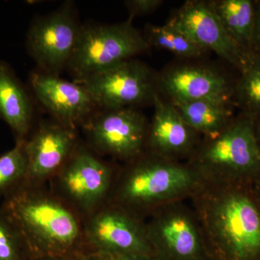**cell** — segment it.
I'll return each instance as SVG.
<instances>
[{"mask_svg": "<svg viewBox=\"0 0 260 260\" xmlns=\"http://www.w3.org/2000/svg\"><path fill=\"white\" fill-rule=\"evenodd\" d=\"M1 208L21 239L29 260L79 256L85 251L83 218L46 185L22 183Z\"/></svg>", "mask_w": 260, "mask_h": 260, "instance_id": "cell-2", "label": "cell"}, {"mask_svg": "<svg viewBox=\"0 0 260 260\" xmlns=\"http://www.w3.org/2000/svg\"><path fill=\"white\" fill-rule=\"evenodd\" d=\"M31 102L11 70L0 61V116L18 137L25 138L32 121Z\"/></svg>", "mask_w": 260, "mask_h": 260, "instance_id": "cell-17", "label": "cell"}, {"mask_svg": "<svg viewBox=\"0 0 260 260\" xmlns=\"http://www.w3.org/2000/svg\"><path fill=\"white\" fill-rule=\"evenodd\" d=\"M34 93L56 122L77 130L93 115L96 105L83 85L58 75L35 73L30 78Z\"/></svg>", "mask_w": 260, "mask_h": 260, "instance_id": "cell-14", "label": "cell"}, {"mask_svg": "<svg viewBox=\"0 0 260 260\" xmlns=\"http://www.w3.org/2000/svg\"><path fill=\"white\" fill-rule=\"evenodd\" d=\"M158 90L172 103L201 99L232 101L234 85L218 70L200 65H178L157 77Z\"/></svg>", "mask_w": 260, "mask_h": 260, "instance_id": "cell-15", "label": "cell"}, {"mask_svg": "<svg viewBox=\"0 0 260 260\" xmlns=\"http://www.w3.org/2000/svg\"><path fill=\"white\" fill-rule=\"evenodd\" d=\"M83 234L85 249L155 259L145 220L112 203H106L83 219Z\"/></svg>", "mask_w": 260, "mask_h": 260, "instance_id": "cell-10", "label": "cell"}, {"mask_svg": "<svg viewBox=\"0 0 260 260\" xmlns=\"http://www.w3.org/2000/svg\"><path fill=\"white\" fill-rule=\"evenodd\" d=\"M242 112L260 116V56L252 53L234 85V97Z\"/></svg>", "mask_w": 260, "mask_h": 260, "instance_id": "cell-21", "label": "cell"}, {"mask_svg": "<svg viewBox=\"0 0 260 260\" xmlns=\"http://www.w3.org/2000/svg\"><path fill=\"white\" fill-rule=\"evenodd\" d=\"M189 200L212 260H260V200L254 184L203 182Z\"/></svg>", "mask_w": 260, "mask_h": 260, "instance_id": "cell-1", "label": "cell"}, {"mask_svg": "<svg viewBox=\"0 0 260 260\" xmlns=\"http://www.w3.org/2000/svg\"><path fill=\"white\" fill-rule=\"evenodd\" d=\"M0 260H29L21 239L0 206Z\"/></svg>", "mask_w": 260, "mask_h": 260, "instance_id": "cell-23", "label": "cell"}, {"mask_svg": "<svg viewBox=\"0 0 260 260\" xmlns=\"http://www.w3.org/2000/svg\"><path fill=\"white\" fill-rule=\"evenodd\" d=\"M167 23L205 51H213L239 72L250 59L252 54L243 50L225 31L212 1H186L174 12Z\"/></svg>", "mask_w": 260, "mask_h": 260, "instance_id": "cell-12", "label": "cell"}, {"mask_svg": "<svg viewBox=\"0 0 260 260\" xmlns=\"http://www.w3.org/2000/svg\"><path fill=\"white\" fill-rule=\"evenodd\" d=\"M164 3L162 0H128L124 2L129 13V20L137 16L148 15L158 9Z\"/></svg>", "mask_w": 260, "mask_h": 260, "instance_id": "cell-24", "label": "cell"}, {"mask_svg": "<svg viewBox=\"0 0 260 260\" xmlns=\"http://www.w3.org/2000/svg\"><path fill=\"white\" fill-rule=\"evenodd\" d=\"M149 124L144 114L129 107L104 109L82 127L92 150L124 164L145 151Z\"/></svg>", "mask_w": 260, "mask_h": 260, "instance_id": "cell-8", "label": "cell"}, {"mask_svg": "<svg viewBox=\"0 0 260 260\" xmlns=\"http://www.w3.org/2000/svg\"><path fill=\"white\" fill-rule=\"evenodd\" d=\"M144 31L143 37L150 48L169 51L179 57L194 59L203 56L206 51L168 23L162 25L148 24Z\"/></svg>", "mask_w": 260, "mask_h": 260, "instance_id": "cell-20", "label": "cell"}, {"mask_svg": "<svg viewBox=\"0 0 260 260\" xmlns=\"http://www.w3.org/2000/svg\"><path fill=\"white\" fill-rule=\"evenodd\" d=\"M203 183L187 162L145 151L119 166L107 203L145 220L164 205L189 200Z\"/></svg>", "mask_w": 260, "mask_h": 260, "instance_id": "cell-3", "label": "cell"}, {"mask_svg": "<svg viewBox=\"0 0 260 260\" xmlns=\"http://www.w3.org/2000/svg\"><path fill=\"white\" fill-rule=\"evenodd\" d=\"M254 189H255L256 194L260 200V181L254 184Z\"/></svg>", "mask_w": 260, "mask_h": 260, "instance_id": "cell-29", "label": "cell"}, {"mask_svg": "<svg viewBox=\"0 0 260 260\" xmlns=\"http://www.w3.org/2000/svg\"><path fill=\"white\" fill-rule=\"evenodd\" d=\"M80 28L70 3L34 21L28 30L27 47L43 72L57 75L68 68Z\"/></svg>", "mask_w": 260, "mask_h": 260, "instance_id": "cell-11", "label": "cell"}, {"mask_svg": "<svg viewBox=\"0 0 260 260\" xmlns=\"http://www.w3.org/2000/svg\"><path fill=\"white\" fill-rule=\"evenodd\" d=\"M252 53L260 56V1H255V19L252 35Z\"/></svg>", "mask_w": 260, "mask_h": 260, "instance_id": "cell-26", "label": "cell"}, {"mask_svg": "<svg viewBox=\"0 0 260 260\" xmlns=\"http://www.w3.org/2000/svg\"><path fill=\"white\" fill-rule=\"evenodd\" d=\"M24 140H18L14 148L0 156V195L5 196L25 181L27 158Z\"/></svg>", "mask_w": 260, "mask_h": 260, "instance_id": "cell-22", "label": "cell"}, {"mask_svg": "<svg viewBox=\"0 0 260 260\" xmlns=\"http://www.w3.org/2000/svg\"><path fill=\"white\" fill-rule=\"evenodd\" d=\"M78 257L81 260H155L154 258L135 254L103 252L85 249Z\"/></svg>", "mask_w": 260, "mask_h": 260, "instance_id": "cell-25", "label": "cell"}, {"mask_svg": "<svg viewBox=\"0 0 260 260\" xmlns=\"http://www.w3.org/2000/svg\"><path fill=\"white\" fill-rule=\"evenodd\" d=\"M254 129H255L256 140H257L258 145H259L260 149V116L255 117Z\"/></svg>", "mask_w": 260, "mask_h": 260, "instance_id": "cell-28", "label": "cell"}, {"mask_svg": "<svg viewBox=\"0 0 260 260\" xmlns=\"http://www.w3.org/2000/svg\"><path fill=\"white\" fill-rule=\"evenodd\" d=\"M150 49L133 20L118 24L81 26L76 47L68 65L79 82L133 59Z\"/></svg>", "mask_w": 260, "mask_h": 260, "instance_id": "cell-6", "label": "cell"}, {"mask_svg": "<svg viewBox=\"0 0 260 260\" xmlns=\"http://www.w3.org/2000/svg\"><path fill=\"white\" fill-rule=\"evenodd\" d=\"M118 169L79 143L49 188L84 219L107 203Z\"/></svg>", "mask_w": 260, "mask_h": 260, "instance_id": "cell-5", "label": "cell"}, {"mask_svg": "<svg viewBox=\"0 0 260 260\" xmlns=\"http://www.w3.org/2000/svg\"><path fill=\"white\" fill-rule=\"evenodd\" d=\"M78 143L76 130L56 121L41 124L30 139L24 140L27 174L23 182L45 185L64 165Z\"/></svg>", "mask_w": 260, "mask_h": 260, "instance_id": "cell-13", "label": "cell"}, {"mask_svg": "<svg viewBox=\"0 0 260 260\" xmlns=\"http://www.w3.org/2000/svg\"><path fill=\"white\" fill-rule=\"evenodd\" d=\"M185 201L164 205L145 224L156 260H212L199 220Z\"/></svg>", "mask_w": 260, "mask_h": 260, "instance_id": "cell-7", "label": "cell"}, {"mask_svg": "<svg viewBox=\"0 0 260 260\" xmlns=\"http://www.w3.org/2000/svg\"><path fill=\"white\" fill-rule=\"evenodd\" d=\"M75 83L83 85L96 107L104 109L153 104L154 97L159 93L157 77L151 69L133 59Z\"/></svg>", "mask_w": 260, "mask_h": 260, "instance_id": "cell-9", "label": "cell"}, {"mask_svg": "<svg viewBox=\"0 0 260 260\" xmlns=\"http://www.w3.org/2000/svg\"><path fill=\"white\" fill-rule=\"evenodd\" d=\"M30 260H81L78 256H44V257L36 258Z\"/></svg>", "mask_w": 260, "mask_h": 260, "instance_id": "cell-27", "label": "cell"}, {"mask_svg": "<svg viewBox=\"0 0 260 260\" xmlns=\"http://www.w3.org/2000/svg\"><path fill=\"white\" fill-rule=\"evenodd\" d=\"M231 102L222 99H201L172 103L188 126L201 138H209L221 133L232 120Z\"/></svg>", "mask_w": 260, "mask_h": 260, "instance_id": "cell-18", "label": "cell"}, {"mask_svg": "<svg viewBox=\"0 0 260 260\" xmlns=\"http://www.w3.org/2000/svg\"><path fill=\"white\" fill-rule=\"evenodd\" d=\"M219 20L234 42L248 54H252V35L255 19V1H212Z\"/></svg>", "mask_w": 260, "mask_h": 260, "instance_id": "cell-19", "label": "cell"}, {"mask_svg": "<svg viewBox=\"0 0 260 260\" xmlns=\"http://www.w3.org/2000/svg\"><path fill=\"white\" fill-rule=\"evenodd\" d=\"M255 117L242 112L218 135L202 138L187 164L203 182L255 184L260 181V149Z\"/></svg>", "mask_w": 260, "mask_h": 260, "instance_id": "cell-4", "label": "cell"}, {"mask_svg": "<svg viewBox=\"0 0 260 260\" xmlns=\"http://www.w3.org/2000/svg\"><path fill=\"white\" fill-rule=\"evenodd\" d=\"M154 114L149 124L145 151L161 158L187 161L201 137L186 124L170 102L154 97Z\"/></svg>", "mask_w": 260, "mask_h": 260, "instance_id": "cell-16", "label": "cell"}]
</instances>
